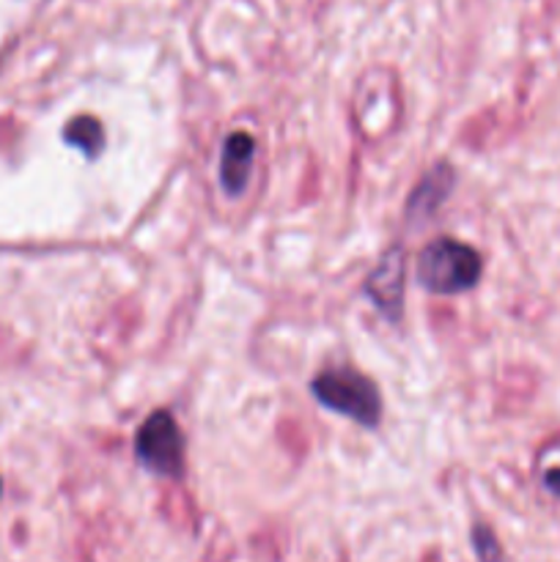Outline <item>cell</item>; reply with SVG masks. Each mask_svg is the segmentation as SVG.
<instances>
[{
	"mask_svg": "<svg viewBox=\"0 0 560 562\" xmlns=\"http://www.w3.org/2000/svg\"><path fill=\"white\" fill-rule=\"evenodd\" d=\"M450 187H453V173H450L448 165H439L434 168L426 179L417 184V190L410 198V220H423L439 206V203L448 198Z\"/></svg>",
	"mask_w": 560,
	"mask_h": 562,
	"instance_id": "cell-6",
	"label": "cell"
},
{
	"mask_svg": "<svg viewBox=\"0 0 560 562\" xmlns=\"http://www.w3.org/2000/svg\"><path fill=\"white\" fill-rule=\"evenodd\" d=\"M253 137L245 132H236L225 140L223 159H220V181L231 195L245 190L247 179H250V165H253Z\"/></svg>",
	"mask_w": 560,
	"mask_h": 562,
	"instance_id": "cell-5",
	"label": "cell"
},
{
	"mask_svg": "<svg viewBox=\"0 0 560 562\" xmlns=\"http://www.w3.org/2000/svg\"><path fill=\"white\" fill-rule=\"evenodd\" d=\"M313 393L329 409L340 412V415L351 417V420L362 423V426H377L382 401H379L373 382H368L357 371H349V368L324 371L313 382Z\"/></svg>",
	"mask_w": 560,
	"mask_h": 562,
	"instance_id": "cell-2",
	"label": "cell"
},
{
	"mask_svg": "<svg viewBox=\"0 0 560 562\" xmlns=\"http://www.w3.org/2000/svg\"><path fill=\"white\" fill-rule=\"evenodd\" d=\"M366 289L384 316L399 318L401 302H404V252L390 250L371 272Z\"/></svg>",
	"mask_w": 560,
	"mask_h": 562,
	"instance_id": "cell-4",
	"label": "cell"
},
{
	"mask_svg": "<svg viewBox=\"0 0 560 562\" xmlns=\"http://www.w3.org/2000/svg\"><path fill=\"white\" fill-rule=\"evenodd\" d=\"M66 137H69L75 146H80L82 151L93 154L99 151V146H102V126H99L93 119H77L71 121L69 130H66Z\"/></svg>",
	"mask_w": 560,
	"mask_h": 562,
	"instance_id": "cell-7",
	"label": "cell"
},
{
	"mask_svg": "<svg viewBox=\"0 0 560 562\" xmlns=\"http://www.w3.org/2000/svg\"><path fill=\"white\" fill-rule=\"evenodd\" d=\"M475 549H478V558H481V562H497L500 560L497 541H494L492 530H486V527H475Z\"/></svg>",
	"mask_w": 560,
	"mask_h": 562,
	"instance_id": "cell-8",
	"label": "cell"
},
{
	"mask_svg": "<svg viewBox=\"0 0 560 562\" xmlns=\"http://www.w3.org/2000/svg\"><path fill=\"white\" fill-rule=\"evenodd\" d=\"M135 450L137 459L157 475H179L184 464V439L168 412H157L143 423Z\"/></svg>",
	"mask_w": 560,
	"mask_h": 562,
	"instance_id": "cell-3",
	"label": "cell"
},
{
	"mask_svg": "<svg viewBox=\"0 0 560 562\" xmlns=\"http://www.w3.org/2000/svg\"><path fill=\"white\" fill-rule=\"evenodd\" d=\"M478 278H481V258L470 245L456 239L432 241L417 258V280L437 294L470 291Z\"/></svg>",
	"mask_w": 560,
	"mask_h": 562,
	"instance_id": "cell-1",
	"label": "cell"
}]
</instances>
